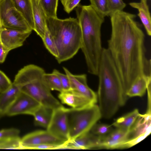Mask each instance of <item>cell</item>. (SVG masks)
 Returning <instances> with one entry per match:
<instances>
[{"label":"cell","instance_id":"1","mask_svg":"<svg viewBox=\"0 0 151 151\" xmlns=\"http://www.w3.org/2000/svg\"><path fill=\"white\" fill-rule=\"evenodd\" d=\"M110 16L111 31L107 48L127 96V91L138 78L151 75V61L146 57L145 35L135 20L136 15L122 10Z\"/></svg>","mask_w":151,"mask_h":151},{"label":"cell","instance_id":"3","mask_svg":"<svg viewBox=\"0 0 151 151\" xmlns=\"http://www.w3.org/2000/svg\"><path fill=\"white\" fill-rule=\"evenodd\" d=\"M76 11L82 33L81 49L85 57L88 71L91 74L97 76L103 49L101 29L104 19L91 5L79 4Z\"/></svg>","mask_w":151,"mask_h":151},{"label":"cell","instance_id":"20","mask_svg":"<svg viewBox=\"0 0 151 151\" xmlns=\"http://www.w3.org/2000/svg\"><path fill=\"white\" fill-rule=\"evenodd\" d=\"M151 76L143 75L138 78L132 84L126 94L127 96H142L145 93L149 83H151Z\"/></svg>","mask_w":151,"mask_h":151},{"label":"cell","instance_id":"2","mask_svg":"<svg viewBox=\"0 0 151 151\" xmlns=\"http://www.w3.org/2000/svg\"><path fill=\"white\" fill-rule=\"evenodd\" d=\"M97 76L98 106L101 117L109 119L125 104L128 97L124 94L120 75L107 48H103Z\"/></svg>","mask_w":151,"mask_h":151},{"label":"cell","instance_id":"13","mask_svg":"<svg viewBox=\"0 0 151 151\" xmlns=\"http://www.w3.org/2000/svg\"><path fill=\"white\" fill-rule=\"evenodd\" d=\"M63 69L69 79L71 90L83 95L96 104L97 101V95L88 86L86 75H74L66 68L63 67Z\"/></svg>","mask_w":151,"mask_h":151},{"label":"cell","instance_id":"18","mask_svg":"<svg viewBox=\"0 0 151 151\" xmlns=\"http://www.w3.org/2000/svg\"><path fill=\"white\" fill-rule=\"evenodd\" d=\"M32 11L34 30L42 39L46 28V17L37 0H30Z\"/></svg>","mask_w":151,"mask_h":151},{"label":"cell","instance_id":"15","mask_svg":"<svg viewBox=\"0 0 151 151\" xmlns=\"http://www.w3.org/2000/svg\"><path fill=\"white\" fill-rule=\"evenodd\" d=\"M100 137L89 132L67 142L64 149H88L98 148Z\"/></svg>","mask_w":151,"mask_h":151},{"label":"cell","instance_id":"36","mask_svg":"<svg viewBox=\"0 0 151 151\" xmlns=\"http://www.w3.org/2000/svg\"><path fill=\"white\" fill-rule=\"evenodd\" d=\"M9 51L6 49L0 41V63H3Z\"/></svg>","mask_w":151,"mask_h":151},{"label":"cell","instance_id":"30","mask_svg":"<svg viewBox=\"0 0 151 151\" xmlns=\"http://www.w3.org/2000/svg\"><path fill=\"white\" fill-rule=\"evenodd\" d=\"M20 131L18 129L11 128L0 130V139H6L19 137Z\"/></svg>","mask_w":151,"mask_h":151},{"label":"cell","instance_id":"19","mask_svg":"<svg viewBox=\"0 0 151 151\" xmlns=\"http://www.w3.org/2000/svg\"><path fill=\"white\" fill-rule=\"evenodd\" d=\"M129 5L137 9L139 11L138 15L139 17L147 35H151V18L147 0H141L139 2H131Z\"/></svg>","mask_w":151,"mask_h":151},{"label":"cell","instance_id":"35","mask_svg":"<svg viewBox=\"0 0 151 151\" xmlns=\"http://www.w3.org/2000/svg\"><path fill=\"white\" fill-rule=\"evenodd\" d=\"M65 11L68 13H70L79 4L81 0H60Z\"/></svg>","mask_w":151,"mask_h":151},{"label":"cell","instance_id":"37","mask_svg":"<svg viewBox=\"0 0 151 151\" xmlns=\"http://www.w3.org/2000/svg\"><path fill=\"white\" fill-rule=\"evenodd\" d=\"M1 27V18L0 17V28Z\"/></svg>","mask_w":151,"mask_h":151},{"label":"cell","instance_id":"34","mask_svg":"<svg viewBox=\"0 0 151 151\" xmlns=\"http://www.w3.org/2000/svg\"><path fill=\"white\" fill-rule=\"evenodd\" d=\"M12 83L6 75L0 70V93L9 88Z\"/></svg>","mask_w":151,"mask_h":151},{"label":"cell","instance_id":"38","mask_svg":"<svg viewBox=\"0 0 151 151\" xmlns=\"http://www.w3.org/2000/svg\"><path fill=\"white\" fill-rule=\"evenodd\" d=\"M37 0V1L38 3L39 1L40 0Z\"/></svg>","mask_w":151,"mask_h":151},{"label":"cell","instance_id":"12","mask_svg":"<svg viewBox=\"0 0 151 151\" xmlns=\"http://www.w3.org/2000/svg\"><path fill=\"white\" fill-rule=\"evenodd\" d=\"M31 33V32L1 26L0 28V41L10 51L22 46Z\"/></svg>","mask_w":151,"mask_h":151},{"label":"cell","instance_id":"28","mask_svg":"<svg viewBox=\"0 0 151 151\" xmlns=\"http://www.w3.org/2000/svg\"><path fill=\"white\" fill-rule=\"evenodd\" d=\"M113 129L112 126L105 124H95L90 132L97 136L102 137L110 133Z\"/></svg>","mask_w":151,"mask_h":151},{"label":"cell","instance_id":"26","mask_svg":"<svg viewBox=\"0 0 151 151\" xmlns=\"http://www.w3.org/2000/svg\"><path fill=\"white\" fill-rule=\"evenodd\" d=\"M44 77L47 85L50 90H56L60 92L63 91L60 79L56 74L53 73H45Z\"/></svg>","mask_w":151,"mask_h":151},{"label":"cell","instance_id":"39","mask_svg":"<svg viewBox=\"0 0 151 151\" xmlns=\"http://www.w3.org/2000/svg\"><path fill=\"white\" fill-rule=\"evenodd\" d=\"M3 0H0V2L3 1Z\"/></svg>","mask_w":151,"mask_h":151},{"label":"cell","instance_id":"25","mask_svg":"<svg viewBox=\"0 0 151 151\" xmlns=\"http://www.w3.org/2000/svg\"><path fill=\"white\" fill-rule=\"evenodd\" d=\"M91 5L101 17L110 16L111 13L107 0H90Z\"/></svg>","mask_w":151,"mask_h":151},{"label":"cell","instance_id":"7","mask_svg":"<svg viewBox=\"0 0 151 151\" xmlns=\"http://www.w3.org/2000/svg\"><path fill=\"white\" fill-rule=\"evenodd\" d=\"M0 17L1 26L28 32L32 30L12 0L0 2Z\"/></svg>","mask_w":151,"mask_h":151},{"label":"cell","instance_id":"17","mask_svg":"<svg viewBox=\"0 0 151 151\" xmlns=\"http://www.w3.org/2000/svg\"><path fill=\"white\" fill-rule=\"evenodd\" d=\"M21 92L20 87L12 83L9 88L0 93V117L6 115L9 109Z\"/></svg>","mask_w":151,"mask_h":151},{"label":"cell","instance_id":"4","mask_svg":"<svg viewBox=\"0 0 151 151\" xmlns=\"http://www.w3.org/2000/svg\"><path fill=\"white\" fill-rule=\"evenodd\" d=\"M46 25L57 50L58 62L61 63L72 58L81 45V31L77 19L46 17Z\"/></svg>","mask_w":151,"mask_h":151},{"label":"cell","instance_id":"21","mask_svg":"<svg viewBox=\"0 0 151 151\" xmlns=\"http://www.w3.org/2000/svg\"><path fill=\"white\" fill-rule=\"evenodd\" d=\"M53 110L40 105L32 115L34 118L35 124L47 128L50 121Z\"/></svg>","mask_w":151,"mask_h":151},{"label":"cell","instance_id":"33","mask_svg":"<svg viewBox=\"0 0 151 151\" xmlns=\"http://www.w3.org/2000/svg\"><path fill=\"white\" fill-rule=\"evenodd\" d=\"M67 142L64 143H48L32 147L31 149L51 150L64 149Z\"/></svg>","mask_w":151,"mask_h":151},{"label":"cell","instance_id":"27","mask_svg":"<svg viewBox=\"0 0 151 151\" xmlns=\"http://www.w3.org/2000/svg\"><path fill=\"white\" fill-rule=\"evenodd\" d=\"M42 39L47 49L55 58H56L58 55V52L56 45L47 27L44 35Z\"/></svg>","mask_w":151,"mask_h":151},{"label":"cell","instance_id":"22","mask_svg":"<svg viewBox=\"0 0 151 151\" xmlns=\"http://www.w3.org/2000/svg\"><path fill=\"white\" fill-rule=\"evenodd\" d=\"M15 7L22 14L33 30L34 24L32 8L30 0H12Z\"/></svg>","mask_w":151,"mask_h":151},{"label":"cell","instance_id":"6","mask_svg":"<svg viewBox=\"0 0 151 151\" xmlns=\"http://www.w3.org/2000/svg\"><path fill=\"white\" fill-rule=\"evenodd\" d=\"M70 140L90 132L101 117L97 105L93 104L80 109L67 108Z\"/></svg>","mask_w":151,"mask_h":151},{"label":"cell","instance_id":"10","mask_svg":"<svg viewBox=\"0 0 151 151\" xmlns=\"http://www.w3.org/2000/svg\"><path fill=\"white\" fill-rule=\"evenodd\" d=\"M66 142L55 136L47 130H38L29 133L21 138L20 147L21 149H31L32 147L38 145Z\"/></svg>","mask_w":151,"mask_h":151},{"label":"cell","instance_id":"9","mask_svg":"<svg viewBox=\"0 0 151 151\" xmlns=\"http://www.w3.org/2000/svg\"><path fill=\"white\" fill-rule=\"evenodd\" d=\"M47 130L65 142L70 140L67 108L64 106L53 110Z\"/></svg>","mask_w":151,"mask_h":151},{"label":"cell","instance_id":"23","mask_svg":"<svg viewBox=\"0 0 151 151\" xmlns=\"http://www.w3.org/2000/svg\"><path fill=\"white\" fill-rule=\"evenodd\" d=\"M139 110L135 109L124 116L117 119L112 124L116 127L128 130L140 115Z\"/></svg>","mask_w":151,"mask_h":151},{"label":"cell","instance_id":"32","mask_svg":"<svg viewBox=\"0 0 151 151\" xmlns=\"http://www.w3.org/2000/svg\"><path fill=\"white\" fill-rule=\"evenodd\" d=\"M52 73L56 74L59 77L63 91L71 90L70 81L68 77L66 74L62 73L56 69H54Z\"/></svg>","mask_w":151,"mask_h":151},{"label":"cell","instance_id":"5","mask_svg":"<svg viewBox=\"0 0 151 151\" xmlns=\"http://www.w3.org/2000/svg\"><path fill=\"white\" fill-rule=\"evenodd\" d=\"M44 69L30 64L19 71L13 83L19 86L21 91L30 96L41 105L55 109L63 107L52 94L47 85Z\"/></svg>","mask_w":151,"mask_h":151},{"label":"cell","instance_id":"14","mask_svg":"<svg viewBox=\"0 0 151 151\" xmlns=\"http://www.w3.org/2000/svg\"><path fill=\"white\" fill-rule=\"evenodd\" d=\"M128 130L116 128L108 134L100 137L99 148L122 149L125 142Z\"/></svg>","mask_w":151,"mask_h":151},{"label":"cell","instance_id":"11","mask_svg":"<svg viewBox=\"0 0 151 151\" xmlns=\"http://www.w3.org/2000/svg\"><path fill=\"white\" fill-rule=\"evenodd\" d=\"M40 105L32 97L21 91L9 109L6 115L9 116L20 114L32 115Z\"/></svg>","mask_w":151,"mask_h":151},{"label":"cell","instance_id":"24","mask_svg":"<svg viewBox=\"0 0 151 151\" xmlns=\"http://www.w3.org/2000/svg\"><path fill=\"white\" fill-rule=\"evenodd\" d=\"M58 0H40L38 4L46 17L56 18Z\"/></svg>","mask_w":151,"mask_h":151},{"label":"cell","instance_id":"16","mask_svg":"<svg viewBox=\"0 0 151 151\" xmlns=\"http://www.w3.org/2000/svg\"><path fill=\"white\" fill-rule=\"evenodd\" d=\"M58 97L62 104L74 109L83 108L94 104L83 95L73 90L60 92Z\"/></svg>","mask_w":151,"mask_h":151},{"label":"cell","instance_id":"8","mask_svg":"<svg viewBox=\"0 0 151 151\" xmlns=\"http://www.w3.org/2000/svg\"><path fill=\"white\" fill-rule=\"evenodd\" d=\"M140 114L134 124L128 130L123 148L134 146L147 137L151 133V111H147Z\"/></svg>","mask_w":151,"mask_h":151},{"label":"cell","instance_id":"29","mask_svg":"<svg viewBox=\"0 0 151 151\" xmlns=\"http://www.w3.org/2000/svg\"><path fill=\"white\" fill-rule=\"evenodd\" d=\"M20 139L19 137L6 139H0V149H21Z\"/></svg>","mask_w":151,"mask_h":151},{"label":"cell","instance_id":"31","mask_svg":"<svg viewBox=\"0 0 151 151\" xmlns=\"http://www.w3.org/2000/svg\"><path fill=\"white\" fill-rule=\"evenodd\" d=\"M107 1L111 15L116 11L123 10L126 6L123 0H107Z\"/></svg>","mask_w":151,"mask_h":151}]
</instances>
